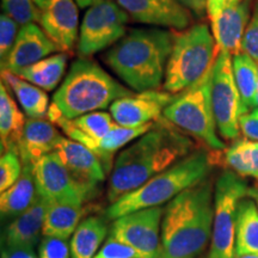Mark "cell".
Here are the masks:
<instances>
[{
    "mask_svg": "<svg viewBox=\"0 0 258 258\" xmlns=\"http://www.w3.org/2000/svg\"><path fill=\"white\" fill-rule=\"evenodd\" d=\"M192 150L191 139L161 116L147 133L116 157L109 177L108 200L116 202L189 156Z\"/></svg>",
    "mask_w": 258,
    "mask_h": 258,
    "instance_id": "6da1fadb",
    "label": "cell"
},
{
    "mask_svg": "<svg viewBox=\"0 0 258 258\" xmlns=\"http://www.w3.org/2000/svg\"><path fill=\"white\" fill-rule=\"evenodd\" d=\"M214 203L211 180L184 190L167 203L158 258H196L212 239Z\"/></svg>",
    "mask_w": 258,
    "mask_h": 258,
    "instance_id": "7a4b0ae2",
    "label": "cell"
},
{
    "mask_svg": "<svg viewBox=\"0 0 258 258\" xmlns=\"http://www.w3.org/2000/svg\"><path fill=\"white\" fill-rule=\"evenodd\" d=\"M175 34L160 28L132 29L105 54L104 60L135 92L157 90L165 79Z\"/></svg>",
    "mask_w": 258,
    "mask_h": 258,
    "instance_id": "3957f363",
    "label": "cell"
},
{
    "mask_svg": "<svg viewBox=\"0 0 258 258\" xmlns=\"http://www.w3.org/2000/svg\"><path fill=\"white\" fill-rule=\"evenodd\" d=\"M213 161L212 154L205 150L194 151L169 169L148 179L138 189L111 203L106 209V218L115 220L132 212L169 203L180 192L207 178Z\"/></svg>",
    "mask_w": 258,
    "mask_h": 258,
    "instance_id": "277c9868",
    "label": "cell"
},
{
    "mask_svg": "<svg viewBox=\"0 0 258 258\" xmlns=\"http://www.w3.org/2000/svg\"><path fill=\"white\" fill-rule=\"evenodd\" d=\"M135 91L121 85L108 72L90 60L79 57L71 66L53 96V103L70 120L109 108L122 97Z\"/></svg>",
    "mask_w": 258,
    "mask_h": 258,
    "instance_id": "5b68a950",
    "label": "cell"
},
{
    "mask_svg": "<svg viewBox=\"0 0 258 258\" xmlns=\"http://www.w3.org/2000/svg\"><path fill=\"white\" fill-rule=\"evenodd\" d=\"M219 51L208 25L199 23L175 34L163 89L178 95L200 82L215 62Z\"/></svg>",
    "mask_w": 258,
    "mask_h": 258,
    "instance_id": "8992f818",
    "label": "cell"
},
{
    "mask_svg": "<svg viewBox=\"0 0 258 258\" xmlns=\"http://www.w3.org/2000/svg\"><path fill=\"white\" fill-rule=\"evenodd\" d=\"M212 76L213 67L200 82L175 96L163 117L211 150L222 151L225 144L218 137L212 105Z\"/></svg>",
    "mask_w": 258,
    "mask_h": 258,
    "instance_id": "52a82bcc",
    "label": "cell"
},
{
    "mask_svg": "<svg viewBox=\"0 0 258 258\" xmlns=\"http://www.w3.org/2000/svg\"><path fill=\"white\" fill-rule=\"evenodd\" d=\"M252 189L232 171H224L214 191V221L208 258H237L235 230L238 203L251 196Z\"/></svg>",
    "mask_w": 258,
    "mask_h": 258,
    "instance_id": "ba28073f",
    "label": "cell"
},
{
    "mask_svg": "<svg viewBox=\"0 0 258 258\" xmlns=\"http://www.w3.org/2000/svg\"><path fill=\"white\" fill-rule=\"evenodd\" d=\"M129 16L114 0L90 6L80 24L77 49L80 57H88L112 47L127 34Z\"/></svg>",
    "mask_w": 258,
    "mask_h": 258,
    "instance_id": "9c48e42d",
    "label": "cell"
},
{
    "mask_svg": "<svg viewBox=\"0 0 258 258\" xmlns=\"http://www.w3.org/2000/svg\"><path fill=\"white\" fill-rule=\"evenodd\" d=\"M37 194L48 205L84 206L98 188L79 182L64 167L55 152L47 154L32 166Z\"/></svg>",
    "mask_w": 258,
    "mask_h": 258,
    "instance_id": "30bf717a",
    "label": "cell"
},
{
    "mask_svg": "<svg viewBox=\"0 0 258 258\" xmlns=\"http://www.w3.org/2000/svg\"><path fill=\"white\" fill-rule=\"evenodd\" d=\"M212 105L219 134L226 140H234L240 132L241 101L232 69V55L219 51L212 76Z\"/></svg>",
    "mask_w": 258,
    "mask_h": 258,
    "instance_id": "8fae6325",
    "label": "cell"
},
{
    "mask_svg": "<svg viewBox=\"0 0 258 258\" xmlns=\"http://www.w3.org/2000/svg\"><path fill=\"white\" fill-rule=\"evenodd\" d=\"M164 211L165 208L159 206L115 219L110 226V237L131 245L146 258H158Z\"/></svg>",
    "mask_w": 258,
    "mask_h": 258,
    "instance_id": "7c38bea8",
    "label": "cell"
},
{
    "mask_svg": "<svg viewBox=\"0 0 258 258\" xmlns=\"http://www.w3.org/2000/svg\"><path fill=\"white\" fill-rule=\"evenodd\" d=\"M173 98L175 96L165 90L134 92L133 95L122 97L112 103L110 114L117 124L140 127L159 120Z\"/></svg>",
    "mask_w": 258,
    "mask_h": 258,
    "instance_id": "4fadbf2b",
    "label": "cell"
},
{
    "mask_svg": "<svg viewBox=\"0 0 258 258\" xmlns=\"http://www.w3.org/2000/svg\"><path fill=\"white\" fill-rule=\"evenodd\" d=\"M78 8L76 0H46L40 8V27L61 51H71L78 43Z\"/></svg>",
    "mask_w": 258,
    "mask_h": 258,
    "instance_id": "5bb4252c",
    "label": "cell"
},
{
    "mask_svg": "<svg viewBox=\"0 0 258 258\" xmlns=\"http://www.w3.org/2000/svg\"><path fill=\"white\" fill-rule=\"evenodd\" d=\"M129 18L152 27L185 30L191 23V14L177 0H115Z\"/></svg>",
    "mask_w": 258,
    "mask_h": 258,
    "instance_id": "9a60e30c",
    "label": "cell"
},
{
    "mask_svg": "<svg viewBox=\"0 0 258 258\" xmlns=\"http://www.w3.org/2000/svg\"><path fill=\"white\" fill-rule=\"evenodd\" d=\"M59 47L48 37L40 25L29 23L21 27L17 40L3 71L17 73L18 71L31 66L44 57L59 51Z\"/></svg>",
    "mask_w": 258,
    "mask_h": 258,
    "instance_id": "2e32d148",
    "label": "cell"
},
{
    "mask_svg": "<svg viewBox=\"0 0 258 258\" xmlns=\"http://www.w3.org/2000/svg\"><path fill=\"white\" fill-rule=\"evenodd\" d=\"M64 167L79 182L98 188L106 177L105 167L95 152L85 145L70 138H62L54 151Z\"/></svg>",
    "mask_w": 258,
    "mask_h": 258,
    "instance_id": "e0dca14e",
    "label": "cell"
},
{
    "mask_svg": "<svg viewBox=\"0 0 258 258\" xmlns=\"http://www.w3.org/2000/svg\"><path fill=\"white\" fill-rule=\"evenodd\" d=\"M251 0L228 2L221 14L212 21V32L219 49L232 56L241 51L245 30L250 22Z\"/></svg>",
    "mask_w": 258,
    "mask_h": 258,
    "instance_id": "ac0fdd59",
    "label": "cell"
},
{
    "mask_svg": "<svg viewBox=\"0 0 258 258\" xmlns=\"http://www.w3.org/2000/svg\"><path fill=\"white\" fill-rule=\"evenodd\" d=\"M48 202L37 194L35 202L24 213L15 218L4 231L5 247L34 250L41 243Z\"/></svg>",
    "mask_w": 258,
    "mask_h": 258,
    "instance_id": "d6986e66",
    "label": "cell"
},
{
    "mask_svg": "<svg viewBox=\"0 0 258 258\" xmlns=\"http://www.w3.org/2000/svg\"><path fill=\"white\" fill-rule=\"evenodd\" d=\"M63 137L55 124L44 118H29L18 147V156L23 166H34L41 158L55 151Z\"/></svg>",
    "mask_w": 258,
    "mask_h": 258,
    "instance_id": "ffe728a7",
    "label": "cell"
},
{
    "mask_svg": "<svg viewBox=\"0 0 258 258\" xmlns=\"http://www.w3.org/2000/svg\"><path fill=\"white\" fill-rule=\"evenodd\" d=\"M24 114L17 103L10 95L8 85L4 82L0 84V141L2 152H16L25 128Z\"/></svg>",
    "mask_w": 258,
    "mask_h": 258,
    "instance_id": "44dd1931",
    "label": "cell"
},
{
    "mask_svg": "<svg viewBox=\"0 0 258 258\" xmlns=\"http://www.w3.org/2000/svg\"><path fill=\"white\" fill-rule=\"evenodd\" d=\"M92 209L90 205H49L44 219L43 235L67 240L83 221L82 219H85Z\"/></svg>",
    "mask_w": 258,
    "mask_h": 258,
    "instance_id": "7402d4cb",
    "label": "cell"
},
{
    "mask_svg": "<svg viewBox=\"0 0 258 258\" xmlns=\"http://www.w3.org/2000/svg\"><path fill=\"white\" fill-rule=\"evenodd\" d=\"M37 198L32 166H23L22 175L14 185L2 191L0 212L3 218H17L30 207Z\"/></svg>",
    "mask_w": 258,
    "mask_h": 258,
    "instance_id": "603a6c76",
    "label": "cell"
},
{
    "mask_svg": "<svg viewBox=\"0 0 258 258\" xmlns=\"http://www.w3.org/2000/svg\"><path fill=\"white\" fill-rule=\"evenodd\" d=\"M232 69L245 115L258 108V62L240 51L232 56Z\"/></svg>",
    "mask_w": 258,
    "mask_h": 258,
    "instance_id": "cb8c5ba5",
    "label": "cell"
},
{
    "mask_svg": "<svg viewBox=\"0 0 258 258\" xmlns=\"http://www.w3.org/2000/svg\"><path fill=\"white\" fill-rule=\"evenodd\" d=\"M2 82H4L8 88H11L24 114L29 118L47 117L50 104L49 97L44 90L19 78L18 76L9 71L2 72Z\"/></svg>",
    "mask_w": 258,
    "mask_h": 258,
    "instance_id": "d4e9b609",
    "label": "cell"
},
{
    "mask_svg": "<svg viewBox=\"0 0 258 258\" xmlns=\"http://www.w3.org/2000/svg\"><path fill=\"white\" fill-rule=\"evenodd\" d=\"M109 227L101 217L83 219L71 239V258H93L108 235Z\"/></svg>",
    "mask_w": 258,
    "mask_h": 258,
    "instance_id": "484cf974",
    "label": "cell"
},
{
    "mask_svg": "<svg viewBox=\"0 0 258 258\" xmlns=\"http://www.w3.org/2000/svg\"><path fill=\"white\" fill-rule=\"evenodd\" d=\"M67 60H69V56L63 51L51 54L14 74L38 86L44 91H53L63 78Z\"/></svg>",
    "mask_w": 258,
    "mask_h": 258,
    "instance_id": "4316f807",
    "label": "cell"
},
{
    "mask_svg": "<svg viewBox=\"0 0 258 258\" xmlns=\"http://www.w3.org/2000/svg\"><path fill=\"white\" fill-rule=\"evenodd\" d=\"M235 253L258 254V207L251 196L238 203L237 230H235Z\"/></svg>",
    "mask_w": 258,
    "mask_h": 258,
    "instance_id": "83f0119b",
    "label": "cell"
},
{
    "mask_svg": "<svg viewBox=\"0 0 258 258\" xmlns=\"http://www.w3.org/2000/svg\"><path fill=\"white\" fill-rule=\"evenodd\" d=\"M225 165L241 177L258 180V143L240 139L225 151Z\"/></svg>",
    "mask_w": 258,
    "mask_h": 258,
    "instance_id": "f1b7e54d",
    "label": "cell"
},
{
    "mask_svg": "<svg viewBox=\"0 0 258 258\" xmlns=\"http://www.w3.org/2000/svg\"><path fill=\"white\" fill-rule=\"evenodd\" d=\"M2 9L17 23L23 27L29 23H36L40 18V8L34 0H2Z\"/></svg>",
    "mask_w": 258,
    "mask_h": 258,
    "instance_id": "f546056e",
    "label": "cell"
},
{
    "mask_svg": "<svg viewBox=\"0 0 258 258\" xmlns=\"http://www.w3.org/2000/svg\"><path fill=\"white\" fill-rule=\"evenodd\" d=\"M23 164L16 152H5L0 158V191H5L17 182L23 171Z\"/></svg>",
    "mask_w": 258,
    "mask_h": 258,
    "instance_id": "4dcf8cb0",
    "label": "cell"
},
{
    "mask_svg": "<svg viewBox=\"0 0 258 258\" xmlns=\"http://www.w3.org/2000/svg\"><path fill=\"white\" fill-rule=\"evenodd\" d=\"M21 27L15 19L10 16L3 14L0 16V63L2 67L8 61L14 46L17 40L18 32Z\"/></svg>",
    "mask_w": 258,
    "mask_h": 258,
    "instance_id": "1f68e13d",
    "label": "cell"
},
{
    "mask_svg": "<svg viewBox=\"0 0 258 258\" xmlns=\"http://www.w3.org/2000/svg\"><path fill=\"white\" fill-rule=\"evenodd\" d=\"M93 258H146L138 250L122 241L116 240L115 238L109 237L102 249L97 252Z\"/></svg>",
    "mask_w": 258,
    "mask_h": 258,
    "instance_id": "d6a6232c",
    "label": "cell"
},
{
    "mask_svg": "<svg viewBox=\"0 0 258 258\" xmlns=\"http://www.w3.org/2000/svg\"><path fill=\"white\" fill-rule=\"evenodd\" d=\"M40 258H71V245L66 239L44 235L38 245Z\"/></svg>",
    "mask_w": 258,
    "mask_h": 258,
    "instance_id": "836d02e7",
    "label": "cell"
},
{
    "mask_svg": "<svg viewBox=\"0 0 258 258\" xmlns=\"http://www.w3.org/2000/svg\"><path fill=\"white\" fill-rule=\"evenodd\" d=\"M241 51L258 62V0L241 41Z\"/></svg>",
    "mask_w": 258,
    "mask_h": 258,
    "instance_id": "e575fe53",
    "label": "cell"
},
{
    "mask_svg": "<svg viewBox=\"0 0 258 258\" xmlns=\"http://www.w3.org/2000/svg\"><path fill=\"white\" fill-rule=\"evenodd\" d=\"M239 127L245 137L258 143V108L240 116Z\"/></svg>",
    "mask_w": 258,
    "mask_h": 258,
    "instance_id": "d590c367",
    "label": "cell"
},
{
    "mask_svg": "<svg viewBox=\"0 0 258 258\" xmlns=\"http://www.w3.org/2000/svg\"><path fill=\"white\" fill-rule=\"evenodd\" d=\"M177 2L188 10L190 14L200 18L205 17L206 14H208L207 0H177Z\"/></svg>",
    "mask_w": 258,
    "mask_h": 258,
    "instance_id": "8d00e7d4",
    "label": "cell"
},
{
    "mask_svg": "<svg viewBox=\"0 0 258 258\" xmlns=\"http://www.w3.org/2000/svg\"><path fill=\"white\" fill-rule=\"evenodd\" d=\"M2 258H40L35 254L34 250L14 249V247H4Z\"/></svg>",
    "mask_w": 258,
    "mask_h": 258,
    "instance_id": "74e56055",
    "label": "cell"
},
{
    "mask_svg": "<svg viewBox=\"0 0 258 258\" xmlns=\"http://www.w3.org/2000/svg\"><path fill=\"white\" fill-rule=\"evenodd\" d=\"M228 0H207V9H208V16L211 21H214L221 11L224 10Z\"/></svg>",
    "mask_w": 258,
    "mask_h": 258,
    "instance_id": "f35d334b",
    "label": "cell"
},
{
    "mask_svg": "<svg viewBox=\"0 0 258 258\" xmlns=\"http://www.w3.org/2000/svg\"><path fill=\"white\" fill-rule=\"evenodd\" d=\"M104 2V0H76V3L78 4L79 8L85 9V8H90V6L97 4V3Z\"/></svg>",
    "mask_w": 258,
    "mask_h": 258,
    "instance_id": "ab89813d",
    "label": "cell"
},
{
    "mask_svg": "<svg viewBox=\"0 0 258 258\" xmlns=\"http://www.w3.org/2000/svg\"><path fill=\"white\" fill-rule=\"evenodd\" d=\"M251 198H253L256 200V203H257V207H258V186H254L252 189V192H251Z\"/></svg>",
    "mask_w": 258,
    "mask_h": 258,
    "instance_id": "60d3db41",
    "label": "cell"
},
{
    "mask_svg": "<svg viewBox=\"0 0 258 258\" xmlns=\"http://www.w3.org/2000/svg\"><path fill=\"white\" fill-rule=\"evenodd\" d=\"M237 258H258V254H243V256Z\"/></svg>",
    "mask_w": 258,
    "mask_h": 258,
    "instance_id": "b9f144b4",
    "label": "cell"
},
{
    "mask_svg": "<svg viewBox=\"0 0 258 258\" xmlns=\"http://www.w3.org/2000/svg\"><path fill=\"white\" fill-rule=\"evenodd\" d=\"M34 2H35V4L38 6V8H41V6L44 4V2H46V0H34Z\"/></svg>",
    "mask_w": 258,
    "mask_h": 258,
    "instance_id": "7bdbcfd3",
    "label": "cell"
},
{
    "mask_svg": "<svg viewBox=\"0 0 258 258\" xmlns=\"http://www.w3.org/2000/svg\"><path fill=\"white\" fill-rule=\"evenodd\" d=\"M228 2H235V0H228Z\"/></svg>",
    "mask_w": 258,
    "mask_h": 258,
    "instance_id": "ee69618b",
    "label": "cell"
}]
</instances>
